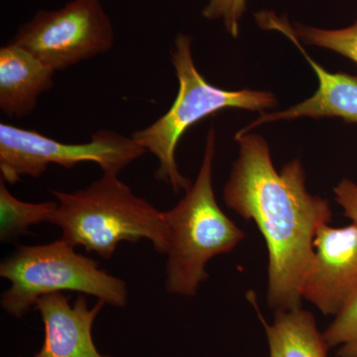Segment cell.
Segmentation results:
<instances>
[{"label": "cell", "mask_w": 357, "mask_h": 357, "mask_svg": "<svg viewBox=\"0 0 357 357\" xmlns=\"http://www.w3.org/2000/svg\"><path fill=\"white\" fill-rule=\"evenodd\" d=\"M239 156L223 190V201L252 220L266 241L267 302L277 311L302 307V287L314 259L317 231L332 220L330 204L312 196L299 160L280 172L272 163L266 141L257 134L236 136Z\"/></svg>", "instance_id": "cell-1"}, {"label": "cell", "mask_w": 357, "mask_h": 357, "mask_svg": "<svg viewBox=\"0 0 357 357\" xmlns=\"http://www.w3.org/2000/svg\"><path fill=\"white\" fill-rule=\"evenodd\" d=\"M57 210L52 225L63 238L109 259L119 243L147 239L159 255H166L168 230L164 211L139 198L119 175L103 174L86 189L66 192L52 190Z\"/></svg>", "instance_id": "cell-2"}, {"label": "cell", "mask_w": 357, "mask_h": 357, "mask_svg": "<svg viewBox=\"0 0 357 357\" xmlns=\"http://www.w3.org/2000/svg\"><path fill=\"white\" fill-rule=\"evenodd\" d=\"M215 132L206 136L203 163L196 181L170 211H164L168 230L166 290L192 297L208 278L206 264L229 253L245 234L220 208L213 184Z\"/></svg>", "instance_id": "cell-3"}, {"label": "cell", "mask_w": 357, "mask_h": 357, "mask_svg": "<svg viewBox=\"0 0 357 357\" xmlns=\"http://www.w3.org/2000/svg\"><path fill=\"white\" fill-rule=\"evenodd\" d=\"M178 91L172 107L151 126L134 132L132 137L159 161L155 178L174 192L191 187V181L178 171L176 149L185 131L197 122L227 109L263 112L276 105L271 93L244 89L227 91L206 82L197 70L192 55L191 37L178 34L171 49Z\"/></svg>", "instance_id": "cell-4"}, {"label": "cell", "mask_w": 357, "mask_h": 357, "mask_svg": "<svg viewBox=\"0 0 357 357\" xmlns=\"http://www.w3.org/2000/svg\"><path fill=\"white\" fill-rule=\"evenodd\" d=\"M0 276L10 282L0 299L2 310L21 319L43 296L77 292L95 296L105 304H128L126 282L100 269L93 258L79 255L64 238L39 245H20L2 260Z\"/></svg>", "instance_id": "cell-5"}, {"label": "cell", "mask_w": 357, "mask_h": 357, "mask_svg": "<svg viewBox=\"0 0 357 357\" xmlns=\"http://www.w3.org/2000/svg\"><path fill=\"white\" fill-rule=\"evenodd\" d=\"M146 150L133 137L102 129L84 143H63L36 130L0 123V172L8 184L22 177L39 178L50 164L73 168L93 162L103 174L119 173L139 159Z\"/></svg>", "instance_id": "cell-6"}, {"label": "cell", "mask_w": 357, "mask_h": 357, "mask_svg": "<svg viewBox=\"0 0 357 357\" xmlns=\"http://www.w3.org/2000/svg\"><path fill=\"white\" fill-rule=\"evenodd\" d=\"M114 28L100 0H72L57 10H39L10 43L58 72L107 53Z\"/></svg>", "instance_id": "cell-7"}, {"label": "cell", "mask_w": 357, "mask_h": 357, "mask_svg": "<svg viewBox=\"0 0 357 357\" xmlns=\"http://www.w3.org/2000/svg\"><path fill=\"white\" fill-rule=\"evenodd\" d=\"M314 250L303 282V299L323 314L335 316L357 291V222L319 227Z\"/></svg>", "instance_id": "cell-8"}, {"label": "cell", "mask_w": 357, "mask_h": 357, "mask_svg": "<svg viewBox=\"0 0 357 357\" xmlns=\"http://www.w3.org/2000/svg\"><path fill=\"white\" fill-rule=\"evenodd\" d=\"M105 303L89 307L86 295L70 303V296L54 293L37 301L44 325L42 347L32 357H112L100 354L93 337V324Z\"/></svg>", "instance_id": "cell-9"}, {"label": "cell", "mask_w": 357, "mask_h": 357, "mask_svg": "<svg viewBox=\"0 0 357 357\" xmlns=\"http://www.w3.org/2000/svg\"><path fill=\"white\" fill-rule=\"evenodd\" d=\"M258 21L263 27L284 33L298 47L316 73L319 88L312 98L299 105H294L291 109L262 114L252 123L239 130L236 136L249 133L251 129L267 122L288 121L300 117L316 119L321 117H340L347 122L357 123V77L345 73H330L324 69L303 49L287 22H283V20H279L276 16L267 13L258 15Z\"/></svg>", "instance_id": "cell-10"}, {"label": "cell", "mask_w": 357, "mask_h": 357, "mask_svg": "<svg viewBox=\"0 0 357 357\" xmlns=\"http://www.w3.org/2000/svg\"><path fill=\"white\" fill-rule=\"evenodd\" d=\"M55 70L10 43L0 49V109L11 119L34 112L41 95L53 88Z\"/></svg>", "instance_id": "cell-11"}, {"label": "cell", "mask_w": 357, "mask_h": 357, "mask_svg": "<svg viewBox=\"0 0 357 357\" xmlns=\"http://www.w3.org/2000/svg\"><path fill=\"white\" fill-rule=\"evenodd\" d=\"M264 326L270 357H328V347L316 319L302 307L275 312L273 324L266 323L258 311L255 294H248Z\"/></svg>", "instance_id": "cell-12"}, {"label": "cell", "mask_w": 357, "mask_h": 357, "mask_svg": "<svg viewBox=\"0 0 357 357\" xmlns=\"http://www.w3.org/2000/svg\"><path fill=\"white\" fill-rule=\"evenodd\" d=\"M57 201L26 203L14 197L0 178V241L9 243L29 234L30 227L51 222Z\"/></svg>", "instance_id": "cell-13"}, {"label": "cell", "mask_w": 357, "mask_h": 357, "mask_svg": "<svg viewBox=\"0 0 357 357\" xmlns=\"http://www.w3.org/2000/svg\"><path fill=\"white\" fill-rule=\"evenodd\" d=\"M293 32L305 43L337 52L357 64V20L354 24L344 29H319L296 24Z\"/></svg>", "instance_id": "cell-14"}, {"label": "cell", "mask_w": 357, "mask_h": 357, "mask_svg": "<svg viewBox=\"0 0 357 357\" xmlns=\"http://www.w3.org/2000/svg\"><path fill=\"white\" fill-rule=\"evenodd\" d=\"M324 337L331 349L337 347V357H357V291L335 314Z\"/></svg>", "instance_id": "cell-15"}, {"label": "cell", "mask_w": 357, "mask_h": 357, "mask_svg": "<svg viewBox=\"0 0 357 357\" xmlns=\"http://www.w3.org/2000/svg\"><path fill=\"white\" fill-rule=\"evenodd\" d=\"M245 7L246 0H208L203 16L208 20H222L227 31L236 38Z\"/></svg>", "instance_id": "cell-16"}, {"label": "cell", "mask_w": 357, "mask_h": 357, "mask_svg": "<svg viewBox=\"0 0 357 357\" xmlns=\"http://www.w3.org/2000/svg\"><path fill=\"white\" fill-rule=\"evenodd\" d=\"M335 201L344 208V215L357 222V185L349 180H344L333 190Z\"/></svg>", "instance_id": "cell-17"}, {"label": "cell", "mask_w": 357, "mask_h": 357, "mask_svg": "<svg viewBox=\"0 0 357 357\" xmlns=\"http://www.w3.org/2000/svg\"><path fill=\"white\" fill-rule=\"evenodd\" d=\"M20 357H22V356H20Z\"/></svg>", "instance_id": "cell-18"}]
</instances>
